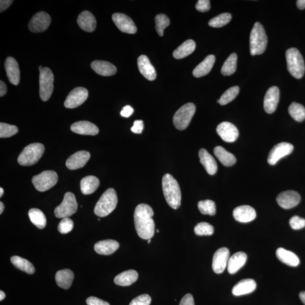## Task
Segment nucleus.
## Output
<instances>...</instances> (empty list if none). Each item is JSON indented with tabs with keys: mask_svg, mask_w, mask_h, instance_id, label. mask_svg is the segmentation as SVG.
<instances>
[{
	"mask_svg": "<svg viewBox=\"0 0 305 305\" xmlns=\"http://www.w3.org/2000/svg\"><path fill=\"white\" fill-rule=\"evenodd\" d=\"M153 210L145 203H141L136 208L134 213V222L136 230L140 238L151 239L155 232V223L152 216Z\"/></svg>",
	"mask_w": 305,
	"mask_h": 305,
	"instance_id": "f257e3e1",
	"label": "nucleus"
},
{
	"mask_svg": "<svg viewBox=\"0 0 305 305\" xmlns=\"http://www.w3.org/2000/svg\"><path fill=\"white\" fill-rule=\"evenodd\" d=\"M162 189L168 205L178 209L181 205V191L178 182L171 175L166 174L163 177Z\"/></svg>",
	"mask_w": 305,
	"mask_h": 305,
	"instance_id": "f03ea898",
	"label": "nucleus"
},
{
	"mask_svg": "<svg viewBox=\"0 0 305 305\" xmlns=\"http://www.w3.org/2000/svg\"><path fill=\"white\" fill-rule=\"evenodd\" d=\"M267 45V37L263 27L256 22L250 35V51L252 56L260 55L264 52Z\"/></svg>",
	"mask_w": 305,
	"mask_h": 305,
	"instance_id": "7ed1b4c3",
	"label": "nucleus"
},
{
	"mask_svg": "<svg viewBox=\"0 0 305 305\" xmlns=\"http://www.w3.org/2000/svg\"><path fill=\"white\" fill-rule=\"evenodd\" d=\"M117 203L116 192L113 188H108L98 200L95 206L94 213L98 216H107L116 208Z\"/></svg>",
	"mask_w": 305,
	"mask_h": 305,
	"instance_id": "20e7f679",
	"label": "nucleus"
},
{
	"mask_svg": "<svg viewBox=\"0 0 305 305\" xmlns=\"http://www.w3.org/2000/svg\"><path fill=\"white\" fill-rule=\"evenodd\" d=\"M286 56L288 71L294 77L301 79L304 76L305 67L303 56L299 50L291 47L287 50Z\"/></svg>",
	"mask_w": 305,
	"mask_h": 305,
	"instance_id": "39448f33",
	"label": "nucleus"
},
{
	"mask_svg": "<svg viewBox=\"0 0 305 305\" xmlns=\"http://www.w3.org/2000/svg\"><path fill=\"white\" fill-rule=\"evenodd\" d=\"M45 148L41 143H32L27 146L18 158L19 164L30 166L36 164L44 154Z\"/></svg>",
	"mask_w": 305,
	"mask_h": 305,
	"instance_id": "423d86ee",
	"label": "nucleus"
},
{
	"mask_svg": "<svg viewBox=\"0 0 305 305\" xmlns=\"http://www.w3.org/2000/svg\"><path fill=\"white\" fill-rule=\"evenodd\" d=\"M196 111L194 104L187 103L176 112L173 117V123L179 130H184L188 127Z\"/></svg>",
	"mask_w": 305,
	"mask_h": 305,
	"instance_id": "0eeeda50",
	"label": "nucleus"
},
{
	"mask_svg": "<svg viewBox=\"0 0 305 305\" xmlns=\"http://www.w3.org/2000/svg\"><path fill=\"white\" fill-rule=\"evenodd\" d=\"M77 210V203L76 196L71 192H67L64 196L63 201L54 210V214L58 218H69L76 213Z\"/></svg>",
	"mask_w": 305,
	"mask_h": 305,
	"instance_id": "6e6552de",
	"label": "nucleus"
},
{
	"mask_svg": "<svg viewBox=\"0 0 305 305\" xmlns=\"http://www.w3.org/2000/svg\"><path fill=\"white\" fill-rule=\"evenodd\" d=\"M54 76L48 67H44L39 75L40 96L43 101H47L53 91Z\"/></svg>",
	"mask_w": 305,
	"mask_h": 305,
	"instance_id": "1a4fd4ad",
	"label": "nucleus"
},
{
	"mask_svg": "<svg viewBox=\"0 0 305 305\" xmlns=\"http://www.w3.org/2000/svg\"><path fill=\"white\" fill-rule=\"evenodd\" d=\"M32 182L37 191L45 192L57 184L58 175L54 171H44L38 175L34 176Z\"/></svg>",
	"mask_w": 305,
	"mask_h": 305,
	"instance_id": "9d476101",
	"label": "nucleus"
},
{
	"mask_svg": "<svg viewBox=\"0 0 305 305\" xmlns=\"http://www.w3.org/2000/svg\"><path fill=\"white\" fill-rule=\"evenodd\" d=\"M88 91L84 87L75 88L68 95L64 101V107L68 108H74L80 106L88 97Z\"/></svg>",
	"mask_w": 305,
	"mask_h": 305,
	"instance_id": "9b49d317",
	"label": "nucleus"
},
{
	"mask_svg": "<svg viewBox=\"0 0 305 305\" xmlns=\"http://www.w3.org/2000/svg\"><path fill=\"white\" fill-rule=\"evenodd\" d=\"M293 146L288 142H283L274 145L269 152L267 162L271 165H274L286 156L289 155L293 151Z\"/></svg>",
	"mask_w": 305,
	"mask_h": 305,
	"instance_id": "f8f14e48",
	"label": "nucleus"
},
{
	"mask_svg": "<svg viewBox=\"0 0 305 305\" xmlns=\"http://www.w3.org/2000/svg\"><path fill=\"white\" fill-rule=\"evenodd\" d=\"M51 18L48 14L40 12L35 14L30 20L29 29L33 33L42 32L48 28Z\"/></svg>",
	"mask_w": 305,
	"mask_h": 305,
	"instance_id": "ddd939ff",
	"label": "nucleus"
},
{
	"mask_svg": "<svg viewBox=\"0 0 305 305\" xmlns=\"http://www.w3.org/2000/svg\"><path fill=\"white\" fill-rule=\"evenodd\" d=\"M112 19L121 31L129 34L137 32V27L133 20L124 14L115 13L112 16Z\"/></svg>",
	"mask_w": 305,
	"mask_h": 305,
	"instance_id": "4468645a",
	"label": "nucleus"
},
{
	"mask_svg": "<svg viewBox=\"0 0 305 305\" xmlns=\"http://www.w3.org/2000/svg\"><path fill=\"white\" fill-rule=\"evenodd\" d=\"M229 259V251L227 247H221L216 251L213 256L212 268L216 274H221L226 269Z\"/></svg>",
	"mask_w": 305,
	"mask_h": 305,
	"instance_id": "2eb2a0df",
	"label": "nucleus"
},
{
	"mask_svg": "<svg viewBox=\"0 0 305 305\" xmlns=\"http://www.w3.org/2000/svg\"><path fill=\"white\" fill-rule=\"evenodd\" d=\"M216 132L222 140L227 142L235 141L239 137V131L235 125L228 122L220 123Z\"/></svg>",
	"mask_w": 305,
	"mask_h": 305,
	"instance_id": "dca6fc26",
	"label": "nucleus"
},
{
	"mask_svg": "<svg viewBox=\"0 0 305 305\" xmlns=\"http://www.w3.org/2000/svg\"><path fill=\"white\" fill-rule=\"evenodd\" d=\"M300 195L298 194V193L294 191H287L281 192L276 198L278 204L285 209L294 208L300 203Z\"/></svg>",
	"mask_w": 305,
	"mask_h": 305,
	"instance_id": "f3484780",
	"label": "nucleus"
},
{
	"mask_svg": "<svg viewBox=\"0 0 305 305\" xmlns=\"http://www.w3.org/2000/svg\"><path fill=\"white\" fill-rule=\"evenodd\" d=\"M280 98L279 88L271 87L267 91L264 98V108L266 113L272 114L276 110Z\"/></svg>",
	"mask_w": 305,
	"mask_h": 305,
	"instance_id": "a211bd4d",
	"label": "nucleus"
},
{
	"mask_svg": "<svg viewBox=\"0 0 305 305\" xmlns=\"http://www.w3.org/2000/svg\"><path fill=\"white\" fill-rule=\"evenodd\" d=\"M90 157L91 154L88 152H77L67 159L66 165L71 170L82 168L87 164Z\"/></svg>",
	"mask_w": 305,
	"mask_h": 305,
	"instance_id": "6ab92c4d",
	"label": "nucleus"
},
{
	"mask_svg": "<svg viewBox=\"0 0 305 305\" xmlns=\"http://www.w3.org/2000/svg\"><path fill=\"white\" fill-rule=\"evenodd\" d=\"M233 216L237 221L241 223H248L256 218V210L248 205L237 207L233 210Z\"/></svg>",
	"mask_w": 305,
	"mask_h": 305,
	"instance_id": "aec40b11",
	"label": "nucleus"
},
{
	"mask_svg": "<svg viewBox=\"0 0 305 305\" xmlns=\"http://www.w3.org/2000/svg\"><path fill=\"white\" fill-rule=\"evenodd\" d=\"M5 68L6 76L10 83L15 86L20 81V70L18 62L13 57H8L5 60Z\"/></svg>",
	"mask_w": 305,
	"mask_h": 305,
	"instance_id": "412c9836",
	"label": "nucleus"
},
{
	"mask_svg": "<svg viewBox=\"0 0 305 305\" xmlns=\"http://www.w3.org/2000/svg\"><path fill=\"white\" fill-rule=\"evenodd\" d=\"M71 130L75 133L83 135H96L99 132V129L94 124L88 121L76 122L71 126Z\"/></svg>",
	"mask_w": 305,
	"mask_h": 305,
	"instance_id": "4be33fe9",
	"label": "nucleus"
},
{
	"mask_svg": "<svg viewBox=\"0 0 305 305\" xmlns=\"http://www.w3.org/2000/svg\"><path fill=\"white\" fill-rule=\"evenodd\" d=\"M137 65L139 71L146 79L152 81L157 77V74L153 66L151 64L147 56L141 55L138 58Z\"/></svg>",
	"mask_w": 305,
	"mask_h": 305,
	"instance_id": "5701e85b",
	"label": "nucleus"
},
{
	"mask_svg": "<svg viewBox=\"0 0 305 305\" xmlns=\"http://www.w3.org/2000/svg\"><path fill=\"white\" fill-rule=\"evenodd\" d=\"M91 66L95 72L104 76H114L117 71V67L107 61H94L91 63Z\"/></svg>",
	"mask_w": 305,
	"mask_h": 305,
	"instance_id": "b1692460",
	"label": "nucleus"
},
{
	"mask_svg": "<svg viewBox=\"0 0 305 305\" xmlns=\"http://www.w3.org/2000/svg\"><path fill=\"white\" fill-rule=\"evenodd\" d=\"M77 22L81 30L84 31L93 32L96 28V20L91 12L84 11L78 16Z\"/></svg>",
	"mask_w": 305,
	"mask_h": 305,
	"instance_id": "393cba45",
	"label": "nucleus"
},
{
	"mask_svg": "<svg viewBox=\"0 0 305 305\" xmlns=\"http://www.w3.org/2000/svg\"><path fill=\"white\" fill-rule=\"evenodd\" d=\"M200 162L205 168L206 171L209 175H213L215 174L218 169V166L215 159L205 149H200L198 152Z\"/></svg>",
	"mask_w": 305,
	"mask_h": 305,
	"instance_id": "a878e982",
	"label": "nucleus"
},
{
	"mask_svg": "<svg viewBox=\"0 0 305 305\" xmlns=\"http://www.w3.org/2000/svg\"><path fill=\"white\" fill-rule=\"evenodd\" d=\"M257 287L256 281L251 279L240 280L232 288V292L236 296L249 294L255 290Z\"/></svg>",
	"mask_w": 305,
	"mask_h": 305,
	"instance_id": "bb28decb",
	"label": "nucleus"
},
{
	"mask_svg": "<svg viewBox=\"0 0 305 305\" xmlns=\"http://www.w3.org/2000/svg\"><path fill=\"white\" fill-rule=\"evenodd\" d=\"M120 247V244L114 240L100 241L95 244L94 250L101 255H110L114 253Z\"/></svg>",
	"mask_w": 305,
	"mask_h": 305,
	"instance_id": "cd10ccee",
	"label": "nucleus"
},
{
	"mask_svg": "<svg viewBox=\"0 0 305 305\" xmlns=\"http://www.w3.org/2000/svg\"><path fill=\"white\" fill-rule=\"evenodd\" d=\"M247 260L246 254L243 252H237L229 258L228 264V271L230 274H234L239 271L245 264Z\"/></svg>",
	"mask_w": 305,
	"mask_h": 305,
	"instance_id": "c85d7f7f",
	"label": "nucleus"
},
{
	"mask_svg": "<svg viewBox=\"0 0 305 305\" xmlns=\"http://www.w3.org/2000/svg\"><path fill=\"white\" fill-rule=\"evenodd\" d=\"M276 255L278 259L288 266L296 267L300 263V259L296 254L283 247L277 249Z\"/></svg>",
	"mask_w": 305,
	"mask_h": 305,
	"instance_id": "c756f323",
	"label": "nucleus"
},
{
	"mask_svg": "<svg viewBox=\"0 0 305 305\" xmlns=\"http://www.w3.org/2000/svg\"><path fill=\"white\" fill-rule=\"evenodd\" d=\"M215 61V57L214 55L207 56L205 60L197 66L193 71V75L196 77L205 76L211 71Z\"/></svg>",
	"mask_w": 305,
	"mask_h": 305,
	"instance_id": "7c9ffc66",
	"label": "nucleus"
},
{
	"mask_svg": "<svg viewBox=\"0 0 305 305\" xmlns=\"http://www.w3.org/2000/svg\"><path fill=\"white\" fill-rule=\"evenodd\" d=\"M137 271L130 270L124 271L114 278V283L118 286H129L134 283L138 279Z\"/></svg>",
	"mask_w": 305,
	"mask_h": 305,
	"instance_id": "2f4dec72",
	"label": "nucleus"
},
{
	"mask_svg": "<svg viewBox=\"0 0 305 305\" xmlns=\"http://www.w3.org/2000/svg\"><path fill=\"white\" fill-rule=\"evenodd\" d=\"M100 185V181L96 176H88L81 179L80 189L83 194L91 195L96 191Z\"/></svg>",
	"mask_w": 305,
	"mask_h": 305,
	"instance_id": "473e14b6",
	"label": "nucleus"
},
{
	"mask_svg": "<svg viewBox=\"0 0 305 305\" xmlns=\"http://www.w3.org/2000/svg\"><path fill=\"white\" fill-rule=\"evenodd\" d=\"M74 278V273L69 269L60 270L56 274V281L58 286L64 290L69 289L71 286Z\"/></svg>",
	"mask_w": 305,
	"mask_h": 305,
	"instance_id": "72a5a7b5",
	"label": "nucleus"
},
{
	"mask_svg": "<svg viewBox=\"0 0 305 305\" xmlns=\"http://www.w3.org/2000/svg\"><path fill=\"white\" fill-rule=\"evenodd\" d=\"M196 49V43L193 40H188L180 46L173 52V56L176 59H182L188 56L194 52Z\"/></svg>",
	"mask_w": 305,
	"mask_h": 305,
	"instance_id": "f704fd0d",
	"label": "nucleus"
},
{
	"mask_svg": "<svg viewBox=\"0 0 305 305\" xmlns=\"http://www.w3.org/2000/svg\"><path fill=\"white\" fill-rule=\"evenodd\" d=\"M214 153L224 166L229 167L235 164L236 159L235 156L220 146H218L214 149Z\"/></svg>",
	"mask_w": 305,
	"mask_h": 305,
	"instance_id": "c9c22d12",
	"label": "nucleus"
},
{
	"mask_svg": "<svg viewBox=\"0 0 305 305\" xmlns=\"http://www.w3.org/2000/svg\"><path fill=\"white\" fill-rule=\"evenodd\" d=\"M10 260L17 269L30 274L35 273V267L28 260L19 256H13Z\"/></svg>",
	"mask_w": 305,
	"mask_h": 305,
	"instance_id": "e433bc0d",
	"label": "nucleus"
},
{
	"mask_svg": "<svg viewBox=\"0 0 305 305\" xmlns=\"http://www.w3.org/2000/svg\"><path fill=\"white\" fill-rule=\"evenodd\" d=\"M30 221L39 229L45 228L46 225V218L44 214L38 209H31L29 212Z\"/></svg>",
	"mask_w": 305,
	"mask_h": 305,
	"instance_id": "4c0bfd02",
	"label": "nucleus"
},
{
	"mask_svg": "<svg viewBox=\"0 0 305 305\" xmlns=\"http://www.w3.org/2000/svg\"><path fill=\"white\" fill-rule=\"evenodd\" d=\"M237 56L236 53H232L228 57L221 69V73L223 76H229L236 72L237 67Z\"/></svg>",
	"mask_w": 305,
	"mask_h": 305,
	"instance_id": "58836bf2",
	"label": "nucleus"
},
{
	"mask_svg": "<svg viewBox=\"0 0 305 305\" xmlns=\"http://www.w3.org/2000/svg\"><path fill=\"white\" fill-rule=\"evenodd\" d=\"M288 111L295 121L301 122L305 120V108L300 104L293 102L288 108Z\"/></svg>",
	"mask_w": 305,
	"mask_h": 305,
	"instance_id": "ea45409f",
	"label": "nucleus"
},
{
	"mask_svg": "<svg viewBox=\"0 0 305 305\" xmlns=\"http://www.w3.org/2000/svg\"><path fill=\"white\" fill-rule=\"evenodd\" d=\"M198 208L199 212L203 215H215L216 214V205L212 200L206 199L200 201L198 203Z\"/></svg>",
	"mask_w": 305,
	"mask_h": 305,
	"instance_id": "a19ab883",
	"label": "nucleus"
},
{
	"mask_svg": "<svg viewBox=\"0 0 305 305\" xmlns=\"http://www.w3.org/2000/svg\"><path fill=\"white\" fill-rule=\"evenodd\" d=\"M232 19L229 13H222L209 20V25L214 28H220L227 25Z\"/></svg>",
	"mask_w": 305,
	"mask_h": 305,
	"instance_id": "79ce46f5",
	"label": "nucleus"
},
{
	"mask_svg": "<svg viewBox=\"0 0 305 305\" xmlns=\"http://www.w3.org/2000/svg\"><path fill=\"white\" fill-rule=\"evenodd\" d=\"M239 91L240 88L238 86H234L229 88L220 97L219 103L221 105L228 104L235 99L239 94Z\"/></svg>",
	"mask_w": 305,
	"mask_h": 305,
	"instance_id": "37998d69",
	"label": "nucleus"
},
{
	"mask_svg": "<svg viewBox=\"0 0 305 305\" xmlns=\"http://www.w3.org/2000/svg\"><path fill=\"white\" fill-rule=\"evenodd\" d=\"M155 29L158 35L160 36H164V32L166 27H168L170 23L167 15L164 14H160L155 17Z\"/></svg>",
	"mask_w": 305,
	"mask_h": 305,
	"instance_id": "c03bdc74",
	"label": "nucleus"
},
{
	"mask_svg": "<svg viewBox=\"0 0 305 305\" xmlns=\"http://www.w3.org/2000/svg\"><path fill=\"white\" fill-rule=\"evenodd\" d=\"M194 230L197 235L210 236L213 235L214 229L210 224L206 222H201L195 226Z\"/></svg>",
	"mask_w": 305,
	"mask_h": 305,
	"instance_id": "a18cd8bd",
	"label": "nucleus"
},
{
	"mask_svg": "<svg viewBox=\"0 0 305 305\" xmlns=\"http://www.w3.org/2000/svg\"><path fill=\"white\" fill-rule=\"evenodd\" d=\"M18 132V128L15 125L5 123H0V137L8 138L12 137Z\"/></svg>",
	"mask_w": 305,
	"mask_h": 305,
	"instance_id": "49530a36",
	"label": "nucleus"
},
{
	"mask_svg": "<svg viewBox=\"0 0 305 305\" xmlns=\"http://www.w3.org/2000/svg\"><path fill=\"white\" fill-rule=\"evenodd\" d=\"M74 224L72 219L69 218H64L60 222L58 226V230L62 234L69 233L74 228Z\"/></svg>",
	"mask_w": 305,
	"mask_h": 305,
	"instance_id": "de8ad7c7",
	"label": "nucleus"
},
{
	"mask_svg": "<svg viewBox=\"0 0 305 305\" xmlns=\"http://www.w3.org/2000/svg\"><path fill=\"white\" fill-rule=\"evenodd\" d=\"M151 301V297L147 294H144L134 298L129 305H150Z\"/></svg>",
	"mask_w": 305,
	"mask_h": 305,
	"instance_id": "09e8293b",
	"label": "nucleus"
},
{
	"mask_svg": "<svg viewBox=\"0 0 305 305\" xmlns=\"http://www.w3.org/2000/svg\"><path fill=\"white\" fill-rule=\"evenodd\" d=\"M290 225L291 228L295 230L303 229L305 227V219L297 215L293 216L290 220Z\"/></svg>",
	"mask_w": 305,
	"mask_h": 305,
	"instance_id": "8fccbe9b",
	"label": "nucleus"
},
{
	"mask_svg": "<svg viewBox=\"0 0 305 305\" xmlns=\"http://www.w3.org/2000/svg\"><path fill=\"white\" fill-rule=\"evenodd\" d=\"M210 1L209 0H199L196 5V9L200 12H206L210 10Z\"/></svg>",
	"mask_w": 305,
	"mask_h": 305,
	"instance_id": "3c124183",
	"label": "nucleus"
},
{
	"mask_svg": "<svg viewBox=\"0 0 305 305\" xmlns=\"http://www.w3.org/2000/svg\"><path fill=\"white\" fill-rule=\"evenodd\" d=\"M144 129V122L141 120H137L134 122V125L131 128L132 132L135 134L142 133Z\"/></svg>",
	"mask_w": 305,
	"mask_h": 305,
	"instance_id": "603ef678",
	"label": "nucleus"
},
{
	"mask_svg": "<svg viewBox=\"0 0 305 305\" xmlns=\"http://www.w3.org/2000/svg\"><path fill=\"white\" fill-rule=\"evenodd\" d=\"M88 305H110L106 301H104L96 297H88L86 301Z\"/></svg>",
	"mask_w": 305,
	"mask_h": 305,
	"instance_id": "864d4df0",
	"label": "nucleus"
},
{
	"mask_svg": "<svg viewBox=\"0 0 305 305\" xmlns=\"http://www.w3.org/2000/svg\"><path fill=\"white\" fill-rule=\"evenodd\" d=\"M179 305H195L192 295L190 293L185 295L182 298Z\"/></svg>",
	"mask_w": 305,
	"mask_h": 305,
	"instance_id": "5fc2aeb1",
	"label": "nucleus"
},
{
	"mask_svg": "<svg viewBox=\"0 0 305 305\" xmlns=\"http://www.w3.org/2000/svg\"><path fill=\"white\" fill-rule=\"evenodd\" d=\"M134 108L129 106V105H127V106L124 107L123 109L121 111V115L122 117L128 118L134 113Z\"/></svg>",
	"mask_w": 305,
	"mask_h": 305,
	"instance_id": "6e6d98bb",
	"label": "nucleus"
},
{
	"mask_svg": "<svg viewBox=\"0 0 305 305\" xmlns=\"http://www.w3.org/2000/svg\"><path fill=\"white\" fill-rule=\"evenodd\" d=\"M13 2V1H11V0H1L0 1V12H2L9 8Z\"/></svg>",
	"mask_w": 305,
	"mask_h": 305,
	"instance_id": "4d7b16f0",
	"label": "nucleus"
},
{
	"mask_svg": "<svg viewBox=\"0 0 305 305\" xmlns=\"http://www.w3.org/2000/svg\"><path fill=\"white\" fill-rule=\"evenodd\" d=\"M7 93V87L2 80L0 81V96H4Z\"/></svg>",
	"mask_w": 305,
	"mask_h": 305,
	"instance_id": "13d9d810",
	"label": "nucleus"
},
{
	"mask_svg": "<svg viewBox=\"0 0 305 305\" xmlns=\"http://www.w3.org/2000/svg\"><path fill=\"white\" fill-rule=\"evenodd\" d=\"M296 3L297 8L300 10L305 9V0H298Z\"/></svg>",
	"mask_w": 305,
	"mask_h": 305,
	"instance_id": "bf43d9fd",
	"label": "nucleus"
},
{
	"mask_svg": "<svg viewBox=\"0 0 305 305\" xmlns=\"http://www.w3.org/2000/svg\"><path fill=\"white\" fill-rule=\"evenodd\" d=\"M299 297L301 301L305 305V291H301L299 294Z\"/></svg>",
	"mask_w": 305,
	"mask_h": 305,
	"instance_id": "052dcab7",
	"label": "nucleus"
},
{
	"mask_svg": "<svg viewBox=\"0 0 305 305\" xmlns=\"http://www.w3.org/2000/svg\"><path fill=\"white\" fill-rule=\"evenodd\" d=\"M5 296H6L5 293L3 292L2 290L0 291V301H1L3 300H4Z\"/></svg>",
	"mask_w": 305,
	"mask_h": 305,
	"instance_id": "680f3d73",
	"label": "nucleus"
},
{
	"mask_svg": "<svg viewBox=\"0 0 305 305\" xmlns=\"http://www.w3.org/2000/svg\"><path fill=\"white\" fill-rule=\"evenodd\" d=\"M4 209H5L4 204H3L2 202H0V214H1L3 213V210H4Z\"/></svg>",
	"mask_w": 305,
	"mask_h": 305,
	"instance_id": "e2e57ef3",
	"label": "nucleus"
},
{
	"mask_svg": "<svg viewBox=\"0 0 305 305\" xmlns=\"http://www.w3.org/2000/svg\"><path fill=\"white\" fill-rule=\"evenodd\" d=\"M3 195V189L2 188H0V197L2 196V195Z\"/></svg>",
	"mask_w": 305,
	"mask_h": 305,
	"instance_id": "0e129e2a",
	"label": "nucleus"
},
{
	"mask_svg": "<svg viewBox=\"0 0 305 305\" xmlns=\"http://www.w3.org/2000/svg\"><path fill=\"white\" fill-rule=\"evenodd\" d=\"M44 69V68L42 66H39V70L40 72H42V71H43V70Z\"/></svg>",
	"mask_w": 305,
	"mask_h": 305,
	"instance_id": "69168bd1",
	"label": "nucleus"
},
{
	"mask_svg": "<svg viewBox=\"0 0 305 305\" xmlns=\"http://www.w3.org/2000/svg\"><path fill=\"white\" fill-rule=\"evenodd\" d=\"M151 239H149V240H148V244L150 243H151Z\"/></svg>",
	"mask_w": 305,
	"mask_h": 305,
	"instance_id": "338daca9",
	"label": "nucleus"
},
{
	"mask_svg": "<svg viewBox=\"0 0 305 305\" xmlns=\"http://www.w3.org/2000/svg\"><path fill=\"white\" fill-rule=\"evenodd\" d=\"M159 229H157V233H159Z\"/></svg>",
	"mask_w": 305,
	"mask_h": 305,
	"instance_id": "774afa93",
	"label": "nucleus"
}]
</instances>
